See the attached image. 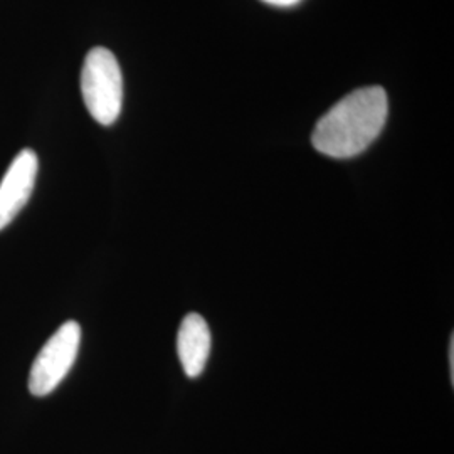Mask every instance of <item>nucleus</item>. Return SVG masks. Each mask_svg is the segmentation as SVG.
<instances>
[{
    "instance_id": "1",
    "label": "nucleus",
    "mask_w": 454,
    "mask_h": 454,
    "mask_svg": "<svg viewBox=\"0 0 454 454\" xmlns=\"http://www.w3.org/2000/svg\"><path fill=\"white\" fill-rule=\"evenodd\" d=\"M389 114L387 95L380 86L352 91L317 123L311 144L332 159H352L372 145Z\"/></svg>"
},
{
    "instance_id": "2",
    "label": "nucleus",
    "mask_w": 454,
    "mask_h": 454,
    "mask_svg": "<svg viewBox=\"0 0 454 454\" xmlns=\"http://www.w3.org/2000/svg\"><path fill=\"white\" fill-rule=\"evenodd\" d=\"M82 93L93 120L103 127L114 125L123 105V74L112 51L95 48L86 54L82 71Z\"/></svg>"
},
{
    "instance_id": "3",
    "label": "nucleus",
    "mask_w": 454,
    "mask_h": 454,
    "mask_svg": "<svg viewBox=\"0 0 454 454\" xmlns=\"http://www.w3.org/2000/svg\"><path fill=\"white\" fill-rule=\"evenodd\" d=\"M82 343V326L66 322L46 341L29 372V390L35 397H44L56 389L73 369Z\"/></svg>"
},
{
    "instance_id": "4",
    "label": "nucleus",
    "mask_w": 454,
    "mask_h": 454,
    "mask_svg": "<svg viewBox=\"0 0 454 454\" xmlns=\"http://www.w3.org/2000/svg\"><path fill=\"white\" fill-rule=\"evenodd\" d=\"M39 160L35 152L24 148L11 162L0 182V231L9 226L33 195Z\"/></svg>"
},
{
    "instance_id": "5",
    "label": "nucleus",
    "mask_w": 454,
    "mask_h": 454,
    "mask_svg": "<svg viewBox=\"0 0 454 454\" xmlns=\"http://www.w3.org/2000/svg\"><path fill=\"white\" fill-rule=\"evenodd\" d=\"M177 354L187 377L195 379L204 372L211 354V330L200 315L189 313L182 320L177 333Z\"/></svg>"
},
{
    "instance_id": "6",
    "label": "nucleus",
    "mask_w": 454,
    "mask_h": 454,
    "mask_svg": "<svg viewBox=\"0 0 454 454\" xmlns=\"http://www.w3.org/2000/svg\"><path fill=\"white\" fill-rule=\"evenodd\" d=\"M262 2L275 7H293V5H298L301 0H262Z\"/></svg>"
},
{
    "instance_id": "7",
    "label": "nucleus",
    "mask_w": 454,
    "mask_h": 454,
    "mask_svg": "<svg viewBox=\"0 0 454 454\" xmlns=\"http://www.w3.org/2000/svg\"><path fill=\"white\" fill-rule=\"evenodd\" d=\"M450 371H451V380L454 377V339L451 337L450 340Z\"/></svg>"
}]
</instances>
